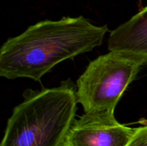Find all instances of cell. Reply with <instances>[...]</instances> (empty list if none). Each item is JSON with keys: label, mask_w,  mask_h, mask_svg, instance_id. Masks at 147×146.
Listing matches in <instances>:
<instances>
[{"label": "cell", "mask_w": 147, "mask_h": 146, "mask_svg": "<svg viewBox=\"0 0 147 146\" xmlns=\"http://www.w3.org/2000/svg\"><path fill=\"white\" fill-rule=\"evenodd\" d=\"M108 30L83 16L39 21L2 44L0 76L39 81L61 62L101 45Z\"/></svg>", "instance_id": "obj_1"}, {"label": "cell", "mask_w": 147, "mask_h": 146, "mask_svg": "<svg viewBox=\"0 0 147 146\" xmlns=\"http://www.w3.org/2000/svg\"><path fill=\"white\" fill-rule=\"evenodd\" d=\"M77 103L70 79L58 87L27 90L7 121L0 146H65Z\"/></svg>", "instance_id": "obj_2"}, {"label": "cell", "mask_w": 147, "mask_h": 146, "mask_svg": "<svg viewBox=\"0 0 147 146\" xmlns=\"http://www.w3.org/2000/svg\"><path fill=\"white\" fill-rule=\"evenodd\" d=\"M145 64L146 57L119 51L90 62L76 82L77 101L84 113L114 114L123 93Z\"/></svg>", "instance_id": "obj_3"}, {"label": "cell", "mask_w": 147, "mask_h": 146, "mask_svg": "<svg viewBox=\"0 0 147 146\" xmlns=\"http://www.w3.org/2000/svg\"><path fill=\"white\" fill-rule=\"evenodd\" d=\"M136 130L119 123L114 114L84 113L75 120L65 146H126Z\"/></svg>", "instance_id": "obj_4"}, {"label": "cell", "mask_w": 147, "mask_h": 146, "mask_svg": "<svg viewBox=\"0 0 147 146\" xmlns=\"http://www.w3.org/2000/svg\"><path fill=\"white\" fill-rule=\"evenodd\" d=\"M108 48L147 58V6L111 32Z\"/></svg>", "instance_id": "obj_5"}, {"label": "cell", "mask_w": 147, "mask_h": 146, "mask_svg": "<svg viewBox=\"0 0 147 146\" xmlns=\"http://www.w3.org/2000/svg\"><path fill=\"white\" fill-rule=\"evenodd\" d=\"M142 125L136 127V133L126 146H147V121H143Z\"/></svg>", "instance_id": "obj_6"}, {"label": "cell", "mask_w": 147, "mask_h": 146, "mask_svg": "<svg viewBox=\"0 0 147 146\" xmlns=\"http://www.w3.org/2000/svg\"><path fill=\"white\" fill-rule=\"evenodd\" d=\"M139 1V10L142 9V0H138Z\"/></svg>", "instance_id": "obj_7"}]
</instances>
